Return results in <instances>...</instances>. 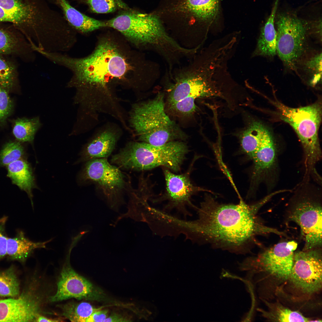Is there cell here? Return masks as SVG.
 Instances as JSON below:
<instances>
[{"label":"cell","mask_w":322,"mask_h":322,"mask_svg":"<svg viewBox=\"0 0 322 322\" xmlns=\"http://www.w3.org/2000/svg\"><path fill=\"white\" fill-rule=\"evenodd\" d=\"M273 197L270 193L250 205L242 199L238 204H224L206 194L196 209L197 218L191 221L179 219L178 232L193 242L210 243L236 254L248 253L256 236L278 232L264 225L257 215L260 208Z\"/></svg>","instance_id":"cell-1"},{"label":"cell","mask_w":322,"mask_h":322,"mask_svg":"<svg viewBox=\"0 0 322 322\" xmlns=\"http://www.w3.org/2000/svg\"><path fill=\"white\" fill-rule=\"evenodd\" d=\"M219 73L214 62L200 57L193 58L186 65L166 69L163 79L169 109L177 114L188 116L195 112L197 99L220 95L215 80Z\"/></svg>","instance_id":"cell-2"},{"label":"cell","mask_w":322,"mask_h":322,"mask_svg":"<svg viewBox=\"0 0 322 322\" xmlns=\"http://www.w3.org/2000/svg\"><path fill=\"white\" fill-rule=\"evenodd\" d=\"M48 59L71 72L67 86L78 91L96 86L104 87L109 80L124 76L130 68L117 46L108 40L100 41L93 52L85 57L51 52Z\"/></svg>","instance_id":"cell-3"},{"label":"cell","mask_w":322,"mask_h":322,"mask_svg":"<svg viewBox=\"0 0 322 322\" xmlns=\"http://www.w3.org/2000/svg\"><path fill=\"white\" fill-rule=\"evenodd\" d=\"M106 23L107 27L116 30L134 43L156 53L164 60L174 56L179 50V44L152 15L128 10Z\"/></svg>","instance_id":"cell-4"},{"label":"cell","mask_w":322,"mask_h":322,"mask_svg":"<svg viewBox=\"0 0 322 322\" xmlns=\"http://www.w3.org/2000/svg\"><path fill=\"white\" fill-rule=\"evenodd\" d=\"M188 151L186 143L181 141H171L158 146L132 141L113 155L110 163L127 170L144 171L162 166L177 172L180 170Z\"/></svg>","instance_id":"cell-5"},{"label":"cell","mask_w":322,"mask_h":322,"mask_svg":"<svg viewBox=\"0 0 322 322\" xmlns=\"http://www.w3.org/2000/svg\"><path fill=\"white\" fill-rule=\"evenodd\" d=\"M165 106L161 92L152 99L134 106L130 121L139 141L158 146L184 138L180 129L167 114Z\"/></svg>","instance_id":"cell-6"},{"label":"cell","mask_w":322,"mask_h":322,"mask_svg":"<svg viewBox=\"0 0 322 322\" xmlns=\"http://www.w3.org/2000/svg\"><path fill=\"white\" fill-rule=\"evenodd\" d=\"M273 103L278 110L280 118L293 128L301 142L305 176L315 174V165L321 157L318 135L321 121V103L318 101L306 106L293 108L277 100Z\"/></svg>","instance_id":"cell-7"},{"label":"cell","mask_w":322,"mask_h":322,"mask_svg":"<svg viewBox=\"0 0 322 322\" xmlns=\"http://www.w3.org/2000/svg\"><path fill=\"white\" fill-rule=\"evenodd\" d=\"M80 177L82 182L95 185L108 207L116 212L125 204V194L132 188L129 175L109 162L107 158L86 161Z\"/></svg>","instance_id":"cell-8"},{"label":"cell","mask_w":322,"mask_h":322,"mask_svg":"<svg viewBox=\"0 0 322 322\" xmlns=\"http://www.w3.org/2000/svg\"><path fill=\"white\" fill-rule=\"evenodd\" d=\"M276 52L284 64L291 69L305 53L311 24L291 12L275 16Z\"/></svg>","instance_id":"cell-9"},{"label":"cell","mask_w":322,"mask_h":322,"mask_svg":"<svg viewBox=\"0 0 322 322\" xmlns=\"http://www.w3.org/2000/svg\"><path fill=\"white\" fill-rule=\"evenodd\" d=\"M47 20L44 0H0V22L13 24L27 39L36 37Z\"/></svg>","instance_id":"cell-10"},{"label":"cell","mask_w":322,"mask_h":322,"mask_svg":"<svg viewBox=\"0 0 322 322\" xmlns=\"http://www.w3.org/2000/svg\"><path fill=\"white\" fill-rule=\"evenodd\" d=\"M295 198L289 209L288 218L300 227L305 242L303 250L322 246V207L320 199L310 193Z\"/></svg>","instance_id":"cell-11"},{"label":"cell","mask_w":322,"mask_h":322,"mask_svg":"<svg viewBox=\"0 0 322 322\" xmlns=\"http://www.w3.org/2000/svg\"><path fill=\"white\" fill-rule=\"evenodd\" d=\"M298 244L294 241L278 243L259 253L239 263L241 271L251 273L261 269L276 277L289 279L293 265L294 251Z\"/></svg>","instance_id":"cell-12"},{"label":"cell","mask_w":322,"mask_h":322,"mask_svg":"<svg viewBox=\"0 0 322 322\" xmlns=\"http://www.w3.org/2000/svg\"><path fill=\"white\" fill-rule=\"evenodd\" d=\"M322 268L320 248L298 251L294 253L289 279L303 292L312 294L321 288Z\"/></svg>","instance_id":"cell-13"},{"label":"cell","mask_w":322,"mask_h":322,"mask_svg":"<svg viewBox=\"0 0 322 322\" xmlns=\"http://www.w3.org/2000/svg\"><path fill=\"white\" fill-rule=\"evenodd\" d=\"M163 172L166 191L165 195L161 199V200L168 201L163 211L168 212L174 209L184 217L191 216L187 207L196 208L191 202V196L200 191L213 193L194 185L191 182L188 174H176L166 168L164 169Z\"/></svg>","instance_id":"cell-14"},{"label":"cell","mask_w":322,"mask_h":322,"mask_svg":"<svg viewBox=\"0 0 322 322\" xmlns=\"http://www.w3.org/2000/svg\"><path fill=\"white\" fill-rule=\"evenodd\" d=\"M277 151L273 138L264 128L258 147L252 159L251 184L254 188L270 178L277 167Z\"/></svg>","instance_id":"cell-15"},{"label":"cell","mask_w":322,"mask_h":322,"mask_svg":"<svg viewBox=\"0 0 322 322\" xmlns=\"http://www.w3.org/2000/svg\"><path fill=\"white\" fill-rule=\"evenodd\" d=\"M93 290L92 284L77 273L69 263H66L61 272L56 292L49 301L55 302L71 298H86L91 295Z\"/></svg>","instance_id":"cell-16"},{"label":"cell","mask_w":322,"mask_h":322,"mask_svg":"<svg viewBox=\"0 0 322 322\" xmlns=\"http://www.w3.org/2000/svg\"><path fill=\"white\" fill-rule=\"evenodd\" d=\"M39 310L37 301L29 294L1 300L0 322L35 321Z\"/></svg>","instance_id":"cell-17"},{"label":"cell","mask_w":322,"mask_h":322,"mask_svg":"<svg viewBox=\"0 0 322 322\" xmlns=\"http://www.w3.org/2000/svg\"><path fill=\"white\" fill-rule=\"evenodd\" d=\"M35 52L24 36L12 24L0 22V55H17L33 61Z\"/></svg>","instance_id":"cell-18"},{"label":"cell","mask_w":322,"mask_h":322,"mask_svg":"<svg viewBox=\"0 0 322 322\" xmlns=\"http://www.w3.org/2000/svg\"><path fill=\"white\" fill-rule=\"evenodd\" d=\"M61 9L68 24L77 32L87 33L107 27L106 22L96 20L82 13L71 5L66 0H54Z\"/></svg>","instance_id":"cell-19"},{"label":"cell","mask_w":322,"mask_h":322,"mask_svg":"<svg viewBox=\"0 0 322 322\" xmlns=\"http://www.w3.org/2000/svg\"><path fill=\"white\" fill-rule=\"evenodd\" d=\"M118 137L110 130H106L92 139L82 152L80 160L87 161L98 158H107L114 149Z\"/></svg>","instance_id":"cell-20"},{"label":"cell","mask_w":322,"mask_h":322,"mask_svg":"<svg viewBox=\"0 0 322 322\" xmlns=\"http://www.w3.org/2000/svg\"><path fill=\"white\" fill-rule=\"evenodd\" d=\"M278 0H276L270 15L262 27L253 56L272 57L276 53L277 32L275 20Z\"/></svg>","instance_id":"cell-21"},{"label":"cell","mask_w":322,"mask_h":322,"mask_svg":"<svg viewBox=\"0 0 322 322\" xmlns=\"http://www.w3.org/2000/svg\"><path fill=\"white\" fill-rule=\"evenodd\" d=\"M6 167L7 176L10 178L13 184L17 185L27 193L33 208L32 191L35 187V185L30 165L26 160L21 158L10 163Z\"/></svg>","instance_id":"cell-22"},{"label":"cell","mask_w":322,"mask_h":322,"mask_svg":"<svg viewBox=\"0 0 322 322\" xmlns=\"http://www.w3.org/2000/svg\"><path fill=\"white\" fill-rule=\"evenodd\" d=\"M53 239L43 242H34L27 238L24 232L19 230L13 238L8 237L7 255L13 260L25 261L36 249L46 248V244Z\"/></svg>","instance_id":"cell-23"},{"label":"cell","mask_w":322,"mask_h":322,"mask_svg":"<svg viewBox=\"0 0 322 322\" xmlns=\"http://www.w3.org/2000/svg\"><path fill=\"white\" fill-rule=\"evenodd\" d=\"M219 0H182L179 10L201 21L212 20L218 11Z\"/></svg>","instance_id":"cell-24"},{"label":"cell","mask_w":322,"mask_h":322,"mask_svg":"<svg viewBox=\"0 0 322 322\" xmlns=\"http://www.w3.org/2000/svg\"><path fill=\"white\" fill-rule=\"evenodd\" d=\"M268 310L258 309L262 315L268 319L279 322H310V319L298 311L292 310L277 303H266Z\"/></svg>","instance_id":"cell-25"},{"label":"cell","mask_w":322,"mask_h":322,"mask_svg":"<svg viewBox=\"0 0 322 322\" xmlns=\"http://www.w3.org/2000/svg\"><path fill=\"white\" fill-rule=\"evenodd\" d=\"M265 126L259 122L251 123L244 131L240 137L241 147L243 152L251 160L256 152L262 136Z\"/></svg>","instance_id":"cell-26"},{"label":"cell","mask_w":322,"mask_h":322,"mask_svg":"<svg viewBox=\"0 0 322 322\" xmlns=\"http://www.w3.org/2000/svg\"><path fill=\"white\" fill-rule=\"evenodd\" d=\"M13 122V133L18 141L32 142L35 134L41 125L38 118H18Z\"/></svg>","instance_id":"cell-27"},{"label":"cell","mask_w":322,"mask_h":322,"mask_svg":"<svg viewBox=\"0 0 322 322\" xmlns=\"http://www.w3.org/2000/svg\"><path fill=\"white\" fill-rule=\"evenodd\" d=\"M304 76L309 79L311 84L315 85L321 81L322 76V53L317 52L301 58L298 62ZM296 64V65H297Z\"/></svg>","instance_id":"cell-28"},{"label":"cell","mask_w":322,"mask_h":322,"mask_svg":"<svg viewBox=\"0 0 322 322\" xmlns=\"http://www.w3.org/2000/svg\"><path fill=\"white\" fill-rule=\"evenodd\" d=\"M62 315L71 322H86L94 312L101 309L87 302L70 303L63 306Z\"/></svg>","instance_id":"cell-29"},{"label":"cell","mask_w":322,"mask_h":322,"mask_svg":"<svg viewBox=\"0 0 322 322\" xmlns=\"http://www.w3.org/2000/svg\"><path fill=\"white\" fill-rule=\"evenodd\" d=\"M6 56L0 55V86L9 91L16 86L18 74L16 65Z\"/></svg>","instance_id":"cell-30"},{"label":"cell","mask_w":322,"mask_h":322,"mask_svg":"<svg viewBox=\"0 0 322 322\" xmlns=\"http://www.w3.org/2000/svg\"><path fill=\"white\" fill-rule=\"evenodd\" d=\"M19 284L12 267L0 272V296L14 297L18 296L20 292Z\"/></svg>","instance_id":"cell-31"},{"label":"cell","mask_w":322,"mask_h":322,"mask_svg":"<svg viewBox=\"0 0 322 322\" xmlns=\"http://www.w3.org/2000/svg\"><path fill=\"white\" fill-rule=\"evenodd\" d=\"M24 153L20 142L9 141L3 147L0 151V165L7 166L10 163L22 158Z\"/></svg>","instance_id":"cell-32"},{"label":"cell","mask_w":322,"mask_h":322,"mask_svg":"<svg viewBox=\"0 0 322 322\" xmlns=\"http://www.w3.org/2000/svg\"><path fill=\"white\" fill-rule=\"evenodd\" d=\"M86 3L92 12L97 13L113 12L120 9H127L121 0H80Z\"/></svg>","instance_id":"cell-33"},{"label":"cell","mask_w":322,"mask_h":322,"mask_svg":"<svg viewBox=\"0 0 322 322\" xmlns=\"http://www.w3.org/2000/svg\"><path fill=\"white\" fill-rule=\"evenodd\" d=\"M9 91L0 86V126L5 124L13 110V103L9 95Z\"/></svg>","instance_id":"cell-34"},{"label":"cell","mask_w":322,"mask_h":322,"mask_svg":"<svg viewBox=\"0 0 322 322\" xmlns=\"http://www.w3.org/2000/svg\"><path fill=\"white\" fill-rule=\"evenodd\" d=\"M7 217L4 216L0 219V260L7 255L8 237L5 232V225Z\"/></svg>","instance_id":"cell-35"},{"label":"cell","mask_w":322,"mask_h":322,"mask_svg":"<svg viewBox=\"0 0 322 322\" xmlns=\"http://www.w3.org/2000/svg\"><path fill=\"white\" fill-rule=\"evenodd\" d=\"M108 311L99 310L94 312L87 319L86 322H103L107 318Z\"/></svg>","instance_id":"cell-36"},{"label":"cell","mask_w":322,"mask_h":322,"mask_svg":"<svg viewBox=\"0 0 322 322\" xmlns=\"http://www.w3.org/2000/svg\"><path fill=\"white\" fill-rule=\"evenodd\" d=\"M125 317L120 315L114 314L107 317L103 322H126L129 321Z\"/></svg>","instance_id":"cell-37"},{"label":"cell","mask_w":322,"mask_h":322,"mask_svg":"<svg viewBox=\"0 0 322 322\" xmlns=\"http://www.w3.org/2000/svg\"><path fill=\"white\" fill-rule=\"evenodd\" d=\"M58 319L49 318L43 316L38 315L36 318L35 321L36 322H59Z\"/></svg>","instance_id":"cell-38"}]
</instances>
